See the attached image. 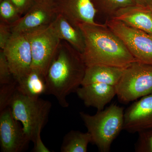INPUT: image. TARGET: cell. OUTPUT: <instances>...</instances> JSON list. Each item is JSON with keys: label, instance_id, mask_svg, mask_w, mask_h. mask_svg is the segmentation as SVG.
<instances>
[{"label": "cell", "instance_id": "obj_12", "mask_svg": "<svg viewBox=\"0 0 152 152\" xmlns=\"http://www.w3.org/2000/svg\"><path fill=\"white\" fill-rule=\"evenodd\" d=\"M55 3L58 13L76 26L82 23H98L94 20L98 11L92 0H56Z\"/></svg>", "mask_w": 152, "mask_h": 152}, {"label": "cell", "instance_id": "obj_7", "mask_svg": "<svg viewBox=\"0 0 152 152\" xmlns=\"http://www.w3.org/2000/svg\"><path fill=\"white\" fill-rule=\"evenodd\" d=\"M27 34L32 56V69L45 76L61 40L50 26Z\"/></svg>", "mask_w": 152, "mask_h": 152}, {"label": "cell", "instance_id": "obj_23", "mask_svg": "<svg viewBox=\"0 0 152 152\" xmlns=\"http://www.w3.org/2000/svg\"><path fill=\"white\" fill-rule=\"evenodd\" d=\"M138 141L136 151L139 152H152V129L139 132Z\"/></svg>", "mask_w": 152, "mask_h": 152}, {"label": "cell", "instance_id": "obj_22", "mask_svg": "<svg viewBox=\"0 0 152 152\" xmlns=\"http://www.w3.org/2000/svg\"><path fill=\"white\" fill-rule=\"evenodd\" d=\"M16 80L9 84L0 86V112L9 107L13 96L17 90Z\"/></svg>", "mask_w": 152, "mask_h": 152}, {"label": "cell", "instance_id": "obj_20", "mask_svg": "<svg viewBox=\"0 0 152 152\" xmlns=\"http://www.w3.org/2000/svg\"><path fill=\"white\" fill-rule=\"evenodd\" d=\"M21 17L18 9L10 0H1V22L12 26L18 21Z\"/></svg>", "mask_w": 152, "mask_h": 152}, {"label": "cell", "instance_id": "obj_13", "mask_svg": "<svg viewBox=\"0 0 152 152\" xmlns=\"http://www.w3.org/2000/svg\"><path fill=\"white\" fill-rule=\"evenodd\" d=\"M76 92L85 105L94 107L98 111L103 110L116 95L115 87L101 83L81 86Z\"/></svg>", "mask_w": 152, "mask_h": 152}, {"label": "cell", "instance_id": "obj_3", "mask_svg": "<svg viewBox=\"0 0 152 152\" xmlns=\"http://www.w3.org/2000/svg\"><path fill=\"white\" fill-rule=\"evenodd\" d=\"M9 107L14 118L21 124L30 142L34 143L42 140L41 132L48 120L51 103L39 97L25 96L16 90Z\"/></svg>", "mask_w": 152, "mask_h": 152}, {"label": "cell", "instance_id": "obj_17", "mask_svg": "<svg viewBox=\"0 0 152 152\" xmlns=\"http://www.w3.org/2000/svg\"><path fill=\"white\" fill-rule=\"evenodd\" d=\"M15 80L17 90L22 94L37 98L46 94L45 76L37 70L32 69L28 74Z\"/></svg>", "mask_w": 152, "mask_h": 152}, {"label": "cell", "instance_id": "obj_18", "mask_svg": "<svg viewBox=\"0 0 152 152\" xmlns=\"http://www.w3.org/2000/svg\"><path fill=\"white\" fill-rule=\"evenodd\" d=\"M92 138L88 132L72 130L65 136L61 151L62 152H87Z\"/></svg>", "mask_w": 152, "mask_h": 152}, {"label": "cell", "instance_id": "obj_8", "mask_svg": "<svg viewBox=\"0 0 152 152\" xmlns=\"http://www.w3.org/2000/svg\"><path fill=\"white\" fill-rule=\"evenodd\" d=\"M3 50L15 80L31 70L32 56L27 33H12Z\"/></svg>", "mask_w": 152, "mask_h": 152}, {"label": "cell", "instance_id": "obj_6", "mask_svg": "<svg viewBox=\"0 0 152 152\" xmlns=\"http://www.w3.org/2000/svg\"><path fill=\"white\" fill-rule=\"evenodd\" d=\"M105 24L124 44L137 61L152 65V36L112 18Z\"/></svg>", "mask_w": 152, "mask_h": 152}, {"label": "cell", "instance_id": "obj_19", "mask_svg": "<svg viewBox=\"0 0 152 152\" xmlns=\"http://www.w3.org/2000/svg\"><path fill=\"white\" fill-rule=\"evenodd\" d=\"M93 3L98 12L108 18H112L120 9L136 4L134 0H94Z\"/></svg>", "mask_w": 152, "mask_h": 152}, {"label": "cell", "instance_id": "obj_9", "mask_svg": "<svg viewBox=\"0 0 152 152\" xmlns=\"http://www.w3.org/2000/svg\"><path fill=\"white\" fill-rule=\"evenodd\" d=\"M55 2L35 0L27 12L11 26L12 33H27L49 26L58 15Z\"/></svg>", "mask_w": 152, "mask_h": 152}, {"label": "cell", "instance_id": "obj_11", "mask_svg": "<svg viewBox=\"0 0 152 152\" xmlns=\"http://www.w3.org/2000/svg\"><path fill=\"white\" fill-rule=\"evenodd\" d=\"M152 129V93L130 106L124 114L123 130L140 132Z\"/></svg>", "mask_w": 152, "mask_h": 152}, {"label": "cell", "instance_id": "obj_10", "mask_svg": "<svg viewBox=\"0 0 152 152\" xmlns=\"http://www.w3.org/2000/svg\"><path fill=\"white\" fill-rule=\"evenodd\" d=\"M30 141L19 121L14 118L10 108L0 113V142L3 152H20L26 148Z\"/></svg>", "mask_w": 152, "mask_h": 152}, {"label": "cell", "instance_id": "obj_27", "mask_svg": "<svg viewBox=\"0 0 152 152\" xmlns=\"http://www.w3.org/2000/svg\"><path fill=\"white\" fill-rule=\"evenodd\" d=\"M149 7H150V8L151 9V10L152 11V0H151V1H150L149 4Z\"/></svg>", "mask_w": 152, "mask_h": 152}, {"label": "cell", "instance_id": "obj_15", "mask_svg": "<svg viewBox=\"0 0 152 152\" xmlns=\"http://www.w3.org/2000/svg\"><path fill=\"white\" fill-rule=\"evenodd\" d=\"M50 27L61 40L65 41L81 54L85 48V39L81 30L58 13Z\"/></svg>", "mask_w": 152, "mask_h": 152}, {"label": "cell", "instance_id": "obj_26", "mask_svg": "<svg viewBox=\"0 0 152 152\" xmlns=\"http://www.w3.org/2000/svg\"><path fill=\"white\" fill-rule=\"evenodd\" d=\"M136 4L138 5L149 7L151 0H134Z\"/></svg>", "mask_w": 152, "mask_h": 152}, {"label": "cell", "instance_id": "obj_5", "mask_svg": "<svg viewBox=\"0 0 152 152\" xmlns=\"http://www.w3.org/2000/svg\"><path fill=\"white\" fill-rule=\"evenodd\" d=\"M119 101L128 103L152 93V65L134 62L125 68L115 86Z\"/></svg>", "mask_w": 152, "mask_h": 152}, {"label": "cell", "instance_id": "obj_4", "mask_svg": "<svg viewBox=\"0 0 152 152\" xmlns=\"http://www.w3.org/2000/svg\"><path fill=\"white\" fill-rule=\"evenodd\" d=\"M124 114L123 107L113 104L93 115L80 112V116L91 136V143L100 151H110L112 143L123 130Z\"/></svg>", "mask_w": 152, "mask_h": 152}, {"label": "cell", "instance_id": "obj_2", "mask_svg": "<svg viewBox=\"0 0 152 152\" xmlns=\"http://www.w3.org/2000/svg\"><path fill=\"white\" fill-rule=\"evenodd\" d=\"M85 39L81 54L86 66L103 65L126 68L136 61L121 40L104 24L78 25Z\"/></svg>", "mask_w": 152, "mask_h": 152}, {"label": "cell", "instance_id": "obj_28", "mask_svg": "<svg viewBox=\"0 0 152 152\" xmlns=\"http://www.w3.org/2000/svg\"><path fill=\"white\" fill-rule=\"evenodd\" d=\"M50 1H53L55 2L56 0H50Z\"/></svg>", "mask_w": 152, "mask_h": 152}, {"label": "cell", "instance_id": "obj_1", "mask_svg": "<svg viewBox=\"0 0 152 152\" xmlns=\"http://www.w3.org/2000/svg\"><path fill=\"white\" fill-rule=\"evenodd\" d=\"M86 67L81 54L61 40L46 74V94L54 96L60 105L67 107L66 97L81 86Z\"/></svg>", "mask_w": 152, "mask_h": 152}, {"label": "cell", "instance_id": "obj_14", "mask_svg": "<svg viewBox=\"0 0 152 152\" xmlns=\"http://www.w3.org/2000/svg\"><path fill=\"white\" fill-rule=\"evenodd\" d=\"M111 18L152 36V11L149 7L128 6L117 11Z\"/></svg>", "mask_w": 152, "mask_h": 152}, {"label": "cell", "instance_id": "obj_25", "mask_svg": "<svg viewBox=\"0 0 152 152\" xmlns=\"http://www.w3.org/2000/svg\"><path fill=\"white\" fill-rule=\"evenodd\" d=\"M18 9L21 16L24 15L35 0H10Z\"/></svg>", "mask_w": 152, "mask_h": 152}, {"label": "cell", "instance_id": "obj_24", "mask_svg": "<svg viewBox=\"0 0 152 152\" xmlns=\"http://www.w3.org/2000/svg\"><path fill=\"white\" fill-rule=\"evenodd\" d=\"M12 32L10 25L0 22V48L4 49L6 45L12 35Z\"/></svg>", "mask_w": 152, "mask_h": 152}, {"label": "cell", "instance_id": "obj_21", "mask_svg": "<svg viewBox=\"0 0 152 152\" xmlns=\"http://www.w3.org/2000/svg\"><path fill=\"white\" fill-rule=\"evenodd\" d=\"M15 81L4 53L0 51V86L9 84Z\"/></svg>", "mask_w": 152, "mask_h": 152}, {"label": "cell", "instance_id": "obj_16", "mask_svg": "<svg viewBox=\"0 0 152 152\" xmlns=\"http://www.w3.org/2000/svg\"><path fill=\"white\" fill-rule=\"evenodd\" d=\"M125 68L103 65L88 66L81 86L101 83L115 87Z\"/></svg>", "mask_w": 152, "mask_h": 152}]
</instances>
